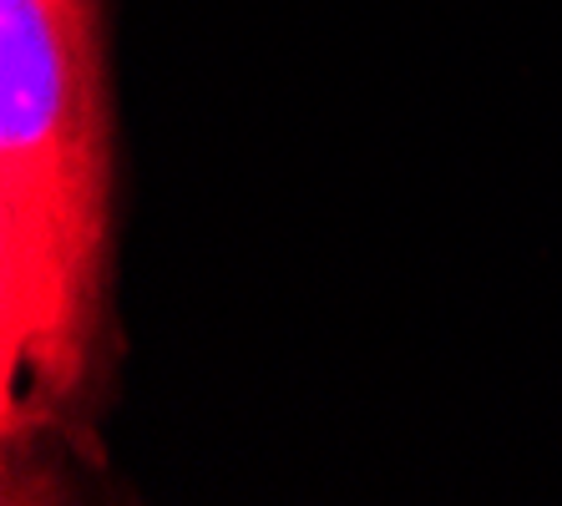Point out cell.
I'll list each match as a JSON object with an SVG mask.
<instances>
[{"label":"cell","instance_id":"6da1fadb","mask_svg":"<svg viewBox=\"0 0 562 506\" xmlns=\"http://www.w3.org/2000/svg\"><path fill=\"white\" fill-rule=\"evenodd\" d=\"M112 238L97 0H0V441L21 461L92 380Z\"/></svg>","mask_w":562,"mask_h":506}]
</instances>
